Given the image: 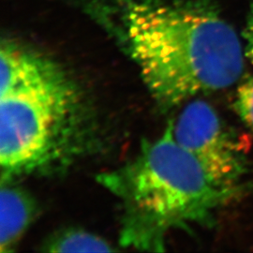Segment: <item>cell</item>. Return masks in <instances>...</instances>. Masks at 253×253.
<instances>
[{
	"instance_id": "6da1fadb",
	"label": "cell",
	"mask_w": 253,
	"mask_h": 253,
	"mask_svg": "<svg viewBox=\"0 0 253 253\" xmlns=\"http://www.w3.org/2000/svg\"><path fill=\"white\" fill-rule=\"evenodd\" d=\"M118 27L146 87L163 107L226 89L241 79L244 45L209 4L126 0Z\"/></svg>"
},
{
	"instance_id": "7a4b0ae2",
	"label": "cell",
	"mask_w": 253,
	"mask_h": 253,
	"mask_svg": "<svg viewBox=\"0 0 253 253\" xmlns=\"http://www.w3.org/2000/svg\"><path fill=\"white\" fill-rule=\"evenodd\" d=\"M98 181L121 208L120 245L143 252H164L173 231L210 226L219 208L241 194L217 186L172 135L145 141L120 167Z\"/></svg>"
},
{
	"instance_id": "3957f363",
	"label": "cell",
	"mask_w": 253,
	"mask_h": 253,
	"mask_svg": "<svg viewBox=\"0 0 253 253\" xmlns=\"http://www.w3.org/2000/svg\"><path fill=\"white\" fill-rule=\"evenodd\" d=\"M89 143L90 118L81 91L61 67L0 96L1 181L60 170Z\"/></svg>"
},
{
	"instance_id": "277c9868",
	"label": "cell",
	"mask_w": 253,
	"mask_h": 253,
	"mask_svg": "<svg viewBox=\"0 0 253 253\" xmlns=\"http://www.w3.org/2000/svg\"><path fill=\"white\" fill-rule=\"evenodd\" d=\"M172 135L217 186L242 193L248 172L243 148L206 100L188 101L175 120Z\"/></svg>"
},
{
	"instance_id": "5b68a950",
	"label": "cell",
	"mask_w": 253,
	"mask_h": 253,
	"mask_svg": "<svg viewBox=\"0 0 253 253\" xmlns=\"http://www.w3.org/2000/svg\"><path fill=\"white\" fill-rule=\"evenodd\" d=\"M0 96L40 81L60 66L30 47L6 40L0 48Z\"/></svg>"
},
{
	"instance_id": "8992f818",
	"label": "cell",
	"mask_w": 253,
	"mask_h": 253,
	"mask_svg": "<svg viewBox=\"0 0 253 253\" xmlns=\"http://www.w3.org/2000/svg\"><path fill=\"white\" fill-rule=\"evenodd\" d=\"M12 181H1L0 253L12 252L38 213L36 201Z\"/></svg>"
},
{
	"instance_id": "52a82bcc",
	"label": "cell",
	"mask_w": 253,
	"mask_h": 253,
	"mask_svg": "<svg viewBox=\"0 0 253 253\" xmlns=\"http://www.w3.org/2000/svg\"><path fill=\"white\" fill-rule=\"evenodd\" d=\"M48 253H111L116 251L108 241L90 232L71 228L49 237L42 246Z\"/></svg>"
},
{
	"instance_id": "ba28073f",
	"label": "cell",
	"mask_w": 253,
	"mask_h": 253,
	"mask_svg": "<svg viewBox=\"0 0 253 253\" xmlns=\"http://www.w3.org/2000/svg\"><path fill=\"white\" fill-rule=\"evenodd\" d=\"M235 109L242 121L253 131V76L246 77L238 84Z\"/></svg>"
},
{
	"instance_id": "9c48e42d",
	"label": "cell",
	"mask_w": 253,
	"mask_h": 253,
	"mask_svg": "<svg viewBox=\"0 0 253 253\" xmlns=\"http://www.w3.org/2000/svg\"><path fill=\"white\" fill-rule=\"evenodd\" d=\"M245 56L253 65V0H250L247 21L243 32Z\"/></svg>"
}]
</instances>
